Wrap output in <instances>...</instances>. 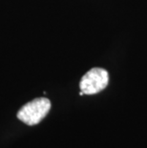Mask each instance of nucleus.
<instances>
[{
  "label": "nucleus",
  "mask_w": 147,
  "mask_h": 148,
  "mask_svg": "<svg viewBox=\"0 0 147 148\" xmlns=\"http://www.w3.org/2000/svg\"><path fill=\"white\" fill-rule=\"evenodd\" d=\"M109 83L108 72L102 68H92L82 77L79 88L84 95H94L104 90Z\"/></svg>",
  "instance_id": "f03ea898"
},
{
  "label": "nucleus",
  "mask_w": 147,
  "mask_h": 148,
  "mask_svg": "<svg viewBox=\"0 0 147 148\" xmlns=\"http://www.w3.org/2000/svg\"><path fill=\"white\" fill-rule=\"evenodd\" d=\"M51 109V101L46 97H37L26 103L17 112V119L23 123L33 126L38 124Z\"/></svg>",
  "instance_id": "f257e3e1"
}]
</instances>
